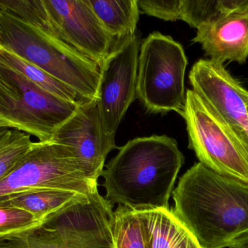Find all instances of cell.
I'll return each instance as SVG.
<instances>
[{
    "label": "cell",
    "mask_w": 248,
    "mask_h": 248,
    "mask_svg": "<svg viewBox=\"0 0 248 248\" xmlns=\"http://www.w3.org/2000/svg\"><path fill=\"white\" fill-rule=\"evenodd\" d=\"M113 208L98 190L79 195L37 228L0 242V248H116Z\"/></svg>",
    "instance_id": "277c9868"
},
{
    "label": "cell",
    "mask_w": 248,
    "mask_h": 248,
    "mask_svg": "<svg viewBox=\"0 0 248 248\" xmlns=\"http://www.w3.org/2000/svg\"><path fill=\"white\" fill-rule=\"evenodd\" d=\"M192 41L201 44L215 62L245 64L248 59V0H240L217 20L200 27Z\"/></svg>",
    "instance_id": "5bb4252c"
},
{
    "label": "cell",
    "mask_w": 248,
    "mask_h": 248,
    "mask_svg": "<svg viewBox=\"0 0 248 248\" xmlns=\"http://www.w3.org/2000/svg\"><path fill=\"white\" fill-rule=\"evenodd\" d=\"M58 36L100 66L116 39L103 27L88 0H43Z\"/></svg>",
    "instance_id": "7c38bea8"
},
{
    "label": "cell",
    "mask_w": 248,
    "mask_h": 248,
    "mask_svg": "<svg viewBox=\"0 0 248 248\" xmlns=\"http://www.w3.org/2000/svg\"><path fill=\"white\" fill-rule=\"evenodd\" d=\"M229 248H248V234L239 239Z\"/></svg>",
    "instance_id": "7402d4cb"
},
{
    "label": "cell",
    "mask_w": 248,
    "mask_h": 248,
    "mask_svg": "<svg viewBox=\"0 0 248 248\" xmlns=\"http://www.w3.org/2000/svg\"><path fill=\"white\" fill-rule=\"evenodd\" d=\"M106 32L116 40L135 34L140 17L137 0H88Z\"/></svg>",
    "instance_id": "9a60e30c"
},
{
    "label": "cell",
    "mask_w": 248,
    "mask_h": 248,
    "mask_svg": "<svg viewBox=\"0 0 248 248\" xmlns=\"http://www.w3.org/2000/svg\"><path fill=\"white\" fill-rule=\"evenodd\" d=\"M41 224L27 211L14 207L0 206V242L37 228Z\"/></svg>",
    "instance_id": "ffe728a7"
},
{
    "label": "cell",
    "mask_w": 248,
    "mask_h": 248,
    "mask_svg": "<svg viewBox=\"0 0 248 248\" xmlns=\"http://www.w3.org/2000/svg\"><path fill=\"white\" fill-rule=\"evenodd\" d=\"M180 20L198 29L217 20L240 0H181Z\"/></svg>",
    "instance_id": "d6986e66"
},
{
    "label": "cell",
    "mask_w": 248,
    "mask_h": 248,
    "mask_svg": "<svg viewBox=\"0 0 248 248\" xmlns=\"http://www.w3.org/2000/svg\"><path fill=\"white\" fill-rule=\"evenodd\" d=\"M46 189L90 195L97 191V182L89 179L74 149L54 141H38L0 181V203L10 195Z\"/></svg>",
    "instance_id": "52a82bcc"
},
{
    "label": "cell",
    "mask_w": 248,
    "mask_h": 248,
    "mask_svg": "<svg viewBox=\"0 0 248 248\" xmlns=\"http://www.w3.org/2000/svg\"><path fill=\"white\" fill-rule=\"evenodd\" d=\"M79 195L81 194L61 189L28 191L10 195L0 203V206L20 208L30 213L42 223Z\"/></svg>",
    "instance_id": "2e32d148"
},
{
    "label": "cell",
    "mask_w": 248,
    "mask_h": 248,
    "mask_svg": "<svg viewBox=\"0 0 248 248\" xmlns=\"http://www.w3.org/2000/svg\"><path fill=\"white\" fill-rule=\"evenodd\" d=\"M116 248H202L171 209L114 212Z\"/></svg>",
    "instance_id": "30bf717a"
},
{
    "label": "cell",
    "mask_w": 248,
    "mask_h": 248,
    "mask_svg": "<svg viewBox=\"0 0 248 248\" xmlns=\"http://www.w3.org/2000/svg\"><path fill=\"white\" fill-rule=\"evenodd\" d=\"M185 157L167 135L128 141L103 170L106 199L134 211L169 209V201Z\"/></svg>",
    "instance_id": "7a4b0ae2"
},
{
    "label": "cell",
    "mask_w": 248,
    "mask_h": 248,
    "mask_svg": "<svg viewBox=\"0 0 248 248\" xmlns=\"http://www.w3.org/2000/svg\"><path fill=\"white\" fill-rule=\"evenodd\" d=\"M78 106L41 88L0 60V128L22 131L41 142L52 141Z\"/></svg>",
    "instance_id": "5b68a950"
},
{
    "label": "cell",
    "mask_w": 248,
    "mask_h": 248,
    "mask_svg": "<svg viewBox=\"0 0 248 248\" xmlns=\"http://www.w3.org/2000/svg\"><path fill=\"white\" fill-rule=\"evenodd\" d=\"M192 90L235 132L248 151V91L211 59L197 61L189 75Z\"/></svg>",
    "instance_id": "8fae6325"
},
{
    "label": "cell",
    "mask_w": 248,
    "mask_h": 248,
    "mask_svg": "<svg viewBox=\"0 0 248 248\" xmlns=\"http://www.w3.org/2000/svg\"><path fill=\"white\" fill-rule=\"evenodd\" d=\"M34 143L31 135L26 132L0 128V181L16 167Z\"/></svg>",
    "instance_id": "ac0fdd59"
},
{
    "label": "cell",
    "mask_w": 248,
    "mask_h": 248,
    "mask_svg": "<svg viewBox=\"0 0 248 248\" xmlns=\"http://www.w3.org/2000/svg\"><path fill=\"white\" fill-rule=\"evenodd\" d=\"M0 60L4 64L15 68L28 80L36 85L49 92L51 94L63 100L74 103H81L85 101L79 95L62 82L55 79L42 68L18 56L11 51L0 47Z\"/></svg>",
    "instance_id": "e0dca14e"
},
{
    "label": "cell",
    "mask_w": 248,
    "mask_h": 248,
    "mask_svg": "<svg viewBox=\"0 0 248 248\" xmlns=\"http://www.w3.org/2000/svg\"><path fill=\"white\" fill-rule=\"evenodd\" d=\"M182 116L189 148L213 171L248 183V151L235 132L192 90H187Z\"/></svg>",
    "instance_id": "ba28073f"
},
{
    "label": "cell",
    "mask_w": 248,
    "mask_h": 248,
    "mask_svg": "<svg viewBox=\"0 0 248 248\" xmlns=\"http://www.w3.org/2000/svg\"><path fill=\"white\" fill-rule=\"evenodd\" d=\"M0 47L42 68L85 101L97 100L100 66L58 34L39 30L0 9Z\"/></svg>",
    "instance_id": "3957f363"
},
{
    "label": "cell",
    "mask_w": 248,
    "mask_h": 248,
    "mask_svg": "<svg viewBox=\"0 0 248 248\" xmlns=\"http://www.w3.org/2000/svg\"><path fill=\"white\" fill-rule=\"evenodd\" d=\"M52 141L74 149L89 179L94 182L102 176L109 153L118 149L115 137L103 130L97 100L79 104L74 115L57 130Z\"/></svg>",
    "instance_id": "4fadbf2b"
},
{
    "label": "cell",
    "mask_w": 248,
    "mask_h": 248,
    "mask_svg": "<svg viewBox=\"0 0 248 248\" xmlns=\"http://www.w3.org/2000/svg\"><path fill=\"white\" fill-rule=\"evenodd\" d=\"M187 58L183 47L170 36L150 33L140 45L137 98L153 114L177 112L186 102L185 76Z\"/></svg>",
    "instance_id": "8992f818"
},
{
    "label": "cell",
    "mask_w": 248,
    "mask_h": 248,
    "mask_svg": "<svg viewBox=\"0 0 248 248\" xmlns=\"http://www.w3.org/2000/svg\"><path fill=\"white\" fill-rule=\"evenodd\" d=\"M173 211L202 248H230L248 234V183L202 163L181 177Z\"/></svg>",
    "instance_id": "6da1fadb"
},
{
    "label": "cell",
    "mask_w": 248,
    "mask_h": 248,
    "mask_svg": "<svg viewBox=\"0 0 248 248\" xmlns=\"http://www.w3.org/2000/svg\"><path fill=\"white\" fill-rule=\"evenodd\" d=\"M247 112H248V106H247Z\"/></svg>",
    "instance_id": "603a6c76"
},
{
    "label": "cell",
    "mask_w": 248,
    "mask_h": 248,
    "mask_svg": "<svg viewBox=\"0 0 248 248\" xmlns=\"http://www.w3.org/2000/svg\"><path fill=\"white\" fill-rule=\"evenodd\" d=\"M140 45L137 34L118 39L100 66L97 107L103 130L111 136L137 97Z\"/></svg>",
    "instance_id": "9c48e42d"
},
{
    "label": "cell",
    "mask_w": 248,
    "mask_h": 248,
    "mask_svg": "<svg viewBox=\"0 0 248 248\" xmlns=\"http://www.w3.org/2000/svg\"><path fill=\"white\" fill-rule=\"evenodd\" d=\"M181 0H137L141 13L167 21L180 20Z\"/></svg>",
    "instance_id": "44dd1931"
}]
</instances>
